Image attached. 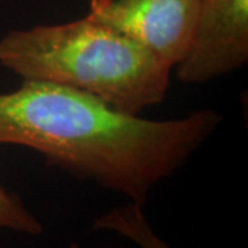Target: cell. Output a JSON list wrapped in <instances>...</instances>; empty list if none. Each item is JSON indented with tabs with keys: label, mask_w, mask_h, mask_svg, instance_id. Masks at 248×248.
I'll return each instance as SVG.
<instances>
[{
	"label": "cell",
	"mask_w": 248,
	"mask_h": 248,
	"mask_svg": "<svg viewBox=\"0 0 248 248\" xmlns=\"http://www.w3.org/2000/svg\"><path fill=\"white\" fill-rule=\"evenodd\" d=\"M0 65L24 81L78 90L127 115L161 104L172 69L145 47L87 16L10 31L0 39Z\"/></svg>",
	"instance_id": "cell-2"
},
{
	"label": "cell",
	"mask_w": 248,
	"mask_h": 248,
	"mask_svg": "<svg viewBox=\"0 0 248 248\" xmlns=\"http://www.w3.org/2000/svg\"><path fill=\"white\" fill-rule=\"evenodd\" d=\"M68 248H83L80 244H78V243H72L71 246ZM101 248H116V247H101Z\"/></svg>",
	"instance_id": "cell-7"
},
{
	"label": "cell",
	"mask_w": 248,
	"mask_h": 248,
	"mask_svg": "<svg viewBox=\"0 0 248 248\" xmlns=\"http://www.w3.org/2000/svg\"><path fill=\"white\" fill-rule=\"evenodd\" d=\"M221 123L214 109L149 120L45 81H22L0 94V145L32 149L47 166L142 207L152 189L185 166Z\"/></svg>",
	"instance_id": "cell-1"
},
{
	"label": "cell",
	"mask_w": 248,
	"mask_h": 248,
	"mask_svg": "<svg viewBox=\"0 0 248 248\" xmlns=\"http://www.w3.org/2000/svg\"><path fill=\"white\" fill-rule=\"evenodd\" d=\"M91 229L115 232L122 237L131 240L140 248H171L152 229L143 207L131 202L101 214L93 222Z\"/></svg>",
	"instance_id": "cell-5"
},
{
	"label": "cell",
	"mask_w": 248,
	"mask_h": 248,
	"mask_svg": "<svg viewBox=\"0 0 248 248\" xmlns=\"http://www.w3.org/2000/svg\"><path fill=\"white\" fill-rule=\"evenodd\" d=\"M17 232L28 236L43 233V225L27 208L24 200L14 192L0 185V231Z\"/></svg>",
	"instance_id": "cell-6"
},
{
	"label": "cell",
	"mask_w": 248,
	"mask_h": 248,
	"mask_svg": "<svg viewBox=\"0 0 248 248\" xmlns=\"http://www.w3.org/2000/svg\"><path fill=\"white\" fill-rule=\"evenodd\" d=\"M248 61V0H199L185 55L175 65L185 84H203Z\"/></svg>",
	"instance_id": "cell-4"
},
{
	"label": "cell",
	"mask_w": 248,
	"mask_h": 248,
	"mask_svg": "<svg viewBox=\"0 0 248 248\" xmlns=\"http://www.w3.org/2000/svg\"><path fill=\"white\" fill-rule=\"evenodd\" d=\"M199 0H90L87 17L174 68L190 43Z\"/></svg>",
	"instance_id": "cell-3"
}]
</instances>
